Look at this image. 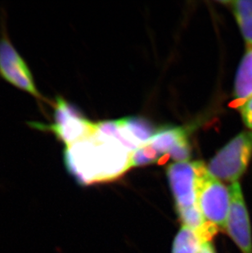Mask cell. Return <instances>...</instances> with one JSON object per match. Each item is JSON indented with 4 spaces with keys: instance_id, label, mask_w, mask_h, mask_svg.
<instances>
[{
    "instance_id": "7a4b0ae2",
    "label": "cell",
    "mask_w": 252,
    "mask_h": 253,
    "mask_svg": "<svg viewBox=\"0 0 252 253\" xmlns=\"http://www.w3.org/2000/svg\"><path fill=\"white\" fill-rule=\"evenodd\" d=\"M52 122H29V126L40 131L48 132L66 147L90 136L97 130V123L91 122L74 104L62 96L57 95L52 101Z\"/></svg>"
},
{
    "instance_id": "ba28073f",
    "label": "cell",
    "mask_w": 252,
    "mask_h": 253,
    "mask_svg": "<svg viewBox=\"0 0 252 253\" xmlns=\"http://www.w3.org/2000/svg\"><path fill=\"white\" fill-rule=\"evenodd\" d=\"M118 123L125 138L137 148L148 144L157 132L148 120L142 117H125L118 120Z\"/></svg>"
},
{
    "instance_id": "277c9868",
    "label": "cell",
    "mask_w": 252,
    "mask_h": 253,
    "mask_svg": "<svg viewBox=\"0 0 252 253\" xmlns=\"http://www.w3.org/2000/svg\"><path fill=\"white\" fill-rule=\"evenodd\" d=\"M252 157V132L243 131L231 139L210 162L207 169L222 181L238 182Z\"/></svg>"
},
{
    "instance_id": "3957f363",
    "label": "cell",
    "mask_w": 252,
    "mask_h": 253,
    "mask_svg": "<svg viewBox=\"0 0 252 253\" xmlns=\"http://www.w3.org/2000/svg\"><path fill=\"white\" fill-rule=\"evenodd\" d=\"M197 205L207 221L226 230L230 208L229 189L213 176L202 162H194Z\"/></svg>"
},
{
    "instance_id": "8992f818",
    "label": "cell",
    "mask_w": 252,
    "mask_h": 253,
    "mask_svg": "<svg viewBox=\"0 0 252 253\" xmlns=\"http://www.w3.org/2000/svg\"><path fill=\"white\" fill-rule=\"evenodd\" d=\"M230 208L226 230L231 239L243 253H252V235L250 217L242 188L238 182L228 187Z\"/></svg>"
},
{
    "instance_id": "9c48e42d",
    "label": "cell",
    "mask_w": 252,
    "mask_h": 253,
    "mask_svg": "<svg viewBox=\"0 0 252 253\" xmlns=\"http://www.w3.org/2000/svg\"><path fill=\"white\" fill-rule=\"evenodd\" d=\"M234 104L242 107L252 97V47H247L236 74L233 89Z\"/></svg>"
},
{
    "instance_id": "30bf717a",
    "label": "cell",
    "mask_w": 252,
    "mask_h": 253,
    "mask_svg": "<svg viewBox=\"0 0 252 253\" xmlns=\"http://www.w3.org/2000/svg\"><path fill=\"white\" fill-rule=\"evenodd\" d=\"M187 139L186 131L181 127H166L154 134L148 144L157 153L163 156L180 141Z\"/></svg>"
},
{
    "instance_id": "8fae6325",
    "label": "cell",
    "mask_w": 252,
    "mask_h": 253,
    "mask_svg": "<svg viewBox=\"0 0 252 253\" xmlns=\"http://www.w3.org/2000/svg\"><path fill=\"white\" fill-rule=\"evenodd\" d=\"M230 5L248 47H252V0L225 2Z\"/></svg>"
},
{
    "instance_id": "7c38bea8",
    "label": "cell",
    "mask_w": 252,
    "mask_h": 253,
    "mask_svg": "<svg viewBox=\"0 0 252 253\" xmlns=\"http://www.w3.org/2000/svg\"><path fill=\"white\" fill-rule=\"evenodd\" d=\"M203 244L194 230L183 225L174 239L172 253H199Z\"/></svg>"
},
{
    "instance_id": "5bb4252c",
    "label": "cell",
    "mask_w": 252,
    "mask_h": 253,
    "mask_svg": "<svg viewBox=\"0 0 252 253\" xmlns=\"http://www.w3.org/2000/svg\"><path fill=\"white\" fill-rule=\"evenodd\" d=\"M239 108L246 126L252 130V97Z\"/></svg>"
},
{
    "instance_id": "4fadbf2b",
    "label": "cell",
    "mask_w": 252,
    "mask_h": 253,
    "mask_svg": "<svg viewBox=\"0 0 252 253\" xmlns=\"http://www.w3.org/2000/svg\"><path fill=\"white\" fill-rule=\"evenodd\" d=\"M168 156L178 163L188 162L191 158L190 144L188 143V139L180 141L175 144L169 151Z\"/></svg>"
},
{
    "instance_id": "6da1fadb",
    "label": "cell",
    "mask_w": 252,
    "mask_h": 253,
    "mask_svg": "<svg viewBox=\"0 0 252 253\" xmlns=\"http://www.w3.org/2000/svg\"><path fill=\"white\" fill-rule=\"evenodd\" d=\"M98 126V125H97ZM131 152L112 137L98 130L66 147L63 161L67 171L81 185L112 181L130 169Z\"/></svg>"
},
{
    "instance_id": "5b68a950",
    "label": "cell",
    "mask_w": 252,
    "mask_h": 253,
    "mask_svg": "<svg viewBox=\"0 0 252 253\" xmlns=\"http://www.w3.org/2000/svg\"><path fill=\"white\" fill-rule=\"evenodd\" d=\"M0 77L16 88L33 96L36 100L51 105L52 101L44 98L37 88L33 75L23 57L7 36L5 25L0 36Z\"/></svg>"
},
{
    "instance_id": "52a82bcc",
    "label": "cell",
    "mask_w": 252,
    "mask_h": 253,
    "mask_svg": "<svg viewBox=\"0 0 252 253\" xmlns=\"http://www.w3.org/2000/svg\"><path fill=\"white\" fill-rule=\"evenodd\" d=\"M167 177L176 208H190L197 204L194 163H176L167 168Z\"/></svg>"
},
{
    "instance_id": "9a60e30c",
    "label": "cell",
    "mask_w": 252,
    "mask_h": 253,
    "mask_svg": "<svg viewBox=\"0 0 252 253\" xmlns=\"http://www.w3.org/2000/svg\"><path fill=\"white\" fill-rule=\"evenodd\" d=\"M199 253H215L210 243H205L202 244V249Z\"/></svg>"
}]
</instances>
